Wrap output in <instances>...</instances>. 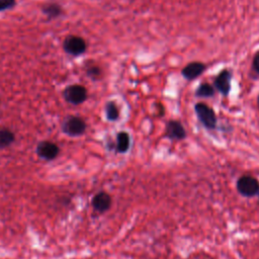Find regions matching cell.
Wrapping results in <instances>:
<instances>
[{"label":"cell","mask_w":259,"mask_h":259,"mask_svg":"<svg viewBox=\"0 0 259 259\" xmlns=\"http://www.w3.org/2000/svg\"><path fill=\"white\" fill-rule=\"evenodd\" d=\"M61 129L62 132L69 137H79L85 133L87 125L82 117L69 115L63 121Z\"/></svg>","instance_id":"6da1fadb"},{"label":"cell","mask_w":259,"mask_h":259,"mask_svg":"<svg viewBox=\"0 0 259 259\" xmlns=\"http://www.w3.org/2000/svg\"><path fill=\"white\" fill-rule=\"evenodd\" d=\"M64 51L73 57H78L83 55L87 50L86 41L79 36L70 35L67 36L63 42Z\"/></svg>","instance_id":"7a4b0ae2"},{"label":"cell","mask_w":259,"mask_h":259,"mask_svg":"<svg viewBox=\"0 0 259 259\" xmlns=\"http://www.w3.org/2000/svg\"><path fill=\"white\" fill-rule=\"evenodd\" d=\"M65 101L73 106L82 105L88 97L87 89L80 84H72L65 88L63 92Z\"/></svg>","instance_id":"3957f363"},{"label":"cell","mask_w":259,"mask_h":259,"mask_svg":"<svg viewBox=\"0 0 259 259\" xmlns=\"http://www.w3.org/2000/svg\"><path fill=\"white\" fill-rule=\"evenodd\" d=\"M60 153V148L57 144L51 141H42L37 146V154L45 160H53Z\"/></svg>","instance_id":"277c9868"},{"label":"cell","mask_w":259,"mask_h":259,"mask_svg":"<svg viewBox=\"0 0 259 259\" xmlns=\"http://www.w3.org/2000/svg\"><path fill=\"white\" fill-rule=\"evenodd\" d=\"M195 111L197 116L200 117L201 122L210 129H213L216 127V123H217V119H216V115L215 112L212 109H210L208 106L200 104V105H196L195 107Z\"/></svg>","instance_id":"5b68a950"},{"label":"cell","mask_w":259,"mask_h":259,"mask_svg":"<svg viewBox=\"0 0 259 259\" xmlns=\"http://www.w3.org/2000/svg\"><path fill=\"white\" fill-rule=\"evenodd\" d=\"M237 187L239 191L246 196H252L259 190V185L257 181L250 176H244L239 179Z\"/></svg>","instance_id":"8992f818"},{"label":"cell","mask_w":259,"mask_h":259,"mask_svg":"<svg viewBox=\"0 0 259 259\" xmlns=\"http://www.w3.org/2000/svg\"><path fill=\"white\" fill-rule=\"evenodd\" d=\"M166 134L169 138L175 139V140H181L185 137V128L182 126L181 123L172 121L167 124L166 128Z\"/></svg>","instance_id":"52a82bcc"},{"label":"cell","mask_w":259,"mask_h":259,"mask_svg":"<svg viewBox=\"0 0 259 259\" xmlns=\"http://www.w3.org/2000/svg\"><path fill=\"white\" fill-rule=\"evenodd\" d=\"M217 88L223 94H228L231 87V74L229 71H223L216 79Z\"/></svg>","instance_id":"ba28073f"},{"label":"cell","mask_w":259,"mask_h":259,"mask_svg":"<svg viewBox=\"0 0 259 259\" xmlns=\"http://www.w3.org/2000/svg\"><path fill=\"white\" fill-rule=\"evenodd\" d=\"M131 145V138L129 133L122 131L118 132L116 135L115 141V149L118 153H126Z\"/></svg>","instance_id":"9c48e42d"},{"label":"cell","mask_w":259,"mask_h":259,"mask_svg":"<svg viewBox=\"0 0 259 259\" xmlns=\"http://www.w3.org/2000/svg\"><path fill=\"white\" fill-rule=\"evenodd\" d=\"M42 12L49 18L55 19L61 16L63 14V7L59 3L56 2H49L45 3L42 7Z\"/></svg>","instance_id":"30bf717a"},{"label":"cell","mask_w":259,"mask_h":259,"mask_svg":"<svg viewBox=\"0 0 259 259\" xmlns=\"http://www.w3.org/2000/svg\"><path fill=\"white\" fill-rule=\"evenodd\" d=\"M92 205L93 207L98 210V211H101V212H105L107 211L110 206H111V197L108 193L106 192H101V193H98L94 196L93 198V202H92Z\"/></svg>","instance_id":"8fae6325"},{"label":"cell","mask_w":259,"mask_h":259,"mask_svg":"<svg viewBox=\"0 0 259 259\" xmlns=\"http://www.w3.org/2000/svg\"><path fill=\"white\" fill-rule=\"evenodd\" d=\"M204 69L205 66L202 63H191L184 69L183 74L187 79H193L196 78L198 75H201Z\"/></svg>","instance_id":"7c38bea8"},{"label":"cell","mask_w":259,"mask_h":259,"mask_svg":"<svg viewBox=\"0 0 259 259\" xmlns=\"http://www.w3.org/2000/svg\"><path fill=\"white\" fill-rule=\"evenodd\" d=\"M15 140V135L7 128H0V148L9 147Z\"/></svg>","instance_id":"4fadbf2b"},{"label":"cell","mask_w":259,"mask_h":259,"mask_svg":"<svg viewBox=\"0 0 259 259\" xmlns=\"http://www.w3.org/2000/svg\"><path fill=\"white\" fill-rule=\"evenodd\" d=\"M106 115L108 121L115 122L119 118V109L114 102H109L106 106Z\"/></svg>","instance_id":"5bb4252c"},{"label":"cell","mask_w":259,"mask_h":259,"mask_svg":"<svg viewBox=\"0 0 259 259\" xmlns=\"http://www.w3.org/2000/svg\"><path fill=\"white\" fill-rule=\"evenodd\" d=\"M85 72H86L87 77L90 78L91 80H93V81L101 80L102 76H103L102 68L97 65H95V64H91V65L86 66Z\"/></svg>","instance_id":"9a60e30c"},{"label":"cell","mask_w":259,"mask_h":259,"mask_svg":"<svg viewBox=\"0 0 259 259\" xmlns=\"http://www.w3.org/2000/svg\"><path fill=\"white\" fill-rule=\"evenodd\" d=\"M214 94V89L209 84H203L197 89V95L200 96H211Z\"/></svg>","instance_id":"2e32d148"},{"label":"cell","mask_w":259,"mask_h":259,"mask_svg":"<svg viewBox=\"0 0 259 259\" xmlns=\"http://www.w3.org/2000/svg\"><path fill=\"white\" fill-rule=\"evenodd\" d=\"M16 0H0V11H5L14 8Z\"/></svg>","instance_id":"e0dca14e"},{"label":"cell","mask_w":259,"mask_h":259,"mask_svg":"<svg viewBox=\"0 0 259 259\" xmlns=\"http://www.w3.org/2000/svg\"><path fill=\"white\" fill-rule=\"evenodd\" d=\"M253 65H254V68L256 69V71L259 73V54H257L256 57L254 58Z\"/></svg>","instance_id":"ac0fdd59"},{"label":"cell","mask_w":259,"mask_h":259,"mask_svg":"<svg viewBox=\"0 0 259 259\" xmlns=\"http://www.w3.org/2000/svg\"><path fill=\"white\" fill-rule=\"evenodd\" d=\"M258 106H259V97H258Z\"/></svg>","instance_id":"d6986e66"}]
</instances>
